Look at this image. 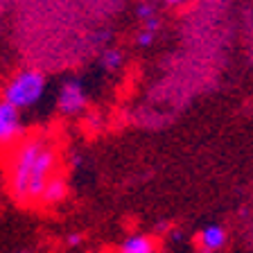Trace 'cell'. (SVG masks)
<instances>
[{
	"label": "cell",
	"instance_id": "cell-1",
	"mask_svg": "<svg viewBox=\"0 0 253 253\" xmlns=\"http://www.w3.org/2000/svg\"><path fill=\"white\" fill-rule=\"evenodd\" d=\"M59 172V145L47 133H25L7 149L5 181L9 197L18 206H39L45 183Z\"/></svg>",
	"mask_w": 253,
	"mask_h": 253
},
{
	"label": "cell",
	"instance_id": "cell-2",
	"mask_svg": "<svg viewBox=\"0 0 253 253\" xmlns=\"http://www.w3.org/2000/svg\"><path fill=\"white\" fill-rule=\"evenodd\" d=\"M47 88L45 75L39 68H23L7 79L0 88V100H5L14 109H34L43 100Z\"/></svg>",
	"mask_w": 253,
	"mask_h": 253
},
{
	"label": "cell",
	"instance_id": "cell-3",
	"mask_svg": "<svg viewBox=\"0 0 253 253\" xmlns=\"http://www.w3.org/2000/svg\"><path fill=\"white\" fill-rule=\"evenodd\" d=\"M57 109L61 116H79L88 109V90H86V84L82 79H66L59 86Z\"/></svg>",
	"mask_w": 253,
	"mask_h": 253
},
{
	"label": "cell",
	"instance_id": "cell-4",
	"mask_svg": "<svg viewBox=\"0 0 253 253\" xmlns=\"http://www.w3.org/2000/svg\"><path fill=\"white\" fill-rule=\"evenodd\" d=\"M27 133L25 120H23L21 111L7 104L5 100H0V147L9 149L11 145L21 140Z\"/></svg>",
	"mask_w": 253,
	"mask_h": 253
},
{
	"label": "cell",
	"instance_id": "cell-5",
	"mask_svg": "<svg viewBox=\"0 0 253 253\" xmlns=\"http://www.w3.org/2000/svg\"><path fill=\"white\" fill-rule=\"evenodd\" d=\"M226 247V228L221 224H206L197 233V249L199 253H217Z\"/></svg>",
	"mask_w": 253,
	"mask_h": 253
},
{
	"label": "cell",
	"instance_id": "cell-6",
	"mask_svg": "<svg viewBox=\"0 0 253 253\" xmlns=\"http://www.w3.org/2000/svg\"><path fill=\"white\" fill-rule=\"evenodd\" d=\"M66 197H68V179L63 176V172H59L45 183L41 197H39V206H43V208H54V206L63 204Z\"/></svg>",
	"mask_w": 253,
	"mask_h": 253
},
{
	"label": "cell",
	"instance_id": "cell-7",
	"mask_svg": "<svg viewBox=\"0 0 253 253\" xmlns=\"http://www.w3.org/2000/svg\"><path fill=\"white\" fill-rule=\"evenodd\" d=\"M116 253H158L156 237L149 233H131L118 244Z\"/></svg>",
	"mask_w": 253,
	"mask_h": 253
},
{
	"label": "cell",
	"instance_id": "cell-8",
	"mask_svg": "<svg viewBox=\"0 0 253 253\" xmlns=\"http://www.w3.org/2000/svg\"><path fill=\"white\" fill-rule=\"evenodd\" d=\"M125 63V52L120 47H106L104 52L100 54V68L106 70V73H113Z\"/></svg>",
	"mask_w": 253,
	"mask_h": 253
},
{
	"label": "cell",
	"instance_id": "cell-9",
	"mask_svg": "<svg viewBox=\"0 0 253 253\" xmlns=\"http://www.w3.org/2000/svg\"><path fill=\"white\" fill-rule=\"evenodd\" d=\"M154 37H156V34H152V32H147V30H142V32H138L136 43H138L140 47H147V45H152Z\"/></svg>",
	"mask_w": 253,
	"mask_h": 253
},
{
	"label": "cell",
	"instance_id": "cell-10",
	"mask_svg": "<svg viewBox=\"0 0 253 253\" xmlns=\"http://www.w3.org/2000/svg\"><path fill=\"white\" fill-rule=\"evenodd\" d=\"M136 14L140 16L142 21H147V18H152V16H154V7H152V5H140V7L136 9Z\"/></svg>",
	"mask_w": 253,
	"mask_h": 253
},
{
	"label": "cell",
	"instance_id": "cell-11",
	"mask_svg": "<svg viewBox=\"0 0 253 253\" xmlns=\"http://www.w3.org/2000/svg\"><path fill=\"white\" fill-rule=\"evenodd\" d=\"M82 240H84L82 233H68V235H66V244H68V247H79Z\"/></svg>",
	"mask_w": 253,
	"mask_h": 253
},
{
	"label": "cell",
	"instance_id": "cell-12",
	"mask_svg": "<svg viewBox=\"0 0 253 253\" xmlns=\"http://www.w3.org/2000/svg\"><path fill=\"white\" fill-rule=\"evenodd\" d=\"M158 27H161V21H158L156 16H152V18H147V21H145V30L152 32V34H156Z\"/></svg>",
	"mask_w": 253,
	"mask_h": 253
},
{
	"label": "cell",
	"instance_id": "cell-13",
	"mask_svg": "<svg viewBox=\"0 0 253 253\" xmlns=\"http://www.w3.org/2000/svg\"><path fill=\"white\" fill-rule=\"evenodd\" d=\"M169 237H172V242H179V240H181V231L172 228V231H169Z\"/></svg>",
	"mask_w": 253,
	"mask_h": 253
},
{
	"label": "cell",
	"instance_id": "cell-14",
	"mask_svg": "<svg viewBox=\"0 0 253 253\" xmlns=\"http://www.w3.org/2000/svg\"><path fill=\"white\" fill-rule=\"evenodd\" d=\"M165 5H169V7H176V5H183L185 0H163Z\"/></svg>",
	"mask_w": 253,
	"mask_h": 253
},
{
	"label": "cell",
	"instance_id": "cell-15",
	"mask_svg": "<svg viewBox=\"0 0 253 253\" xmlns=\"http://www.w3.org/2000/svg\"><path fill=\"white\" fill-rule=\"evenodd\" d=\"M70 161H73V168H82V156H73Z\"/></svg>",
	"mask_w": 253,
	"mask_h": 253
},
{
	"label": "cell",
	"instance_id": "cell-16",
	"mask_svg": "<svg viewBox=\"0 0 253 253\" xmlns=\"http://www.w3.org/2000/svg\"><path fill=\"white\" fill-rule=\"evenodd\" d=\"M11 253H30V251H23V249H21V251H11Z\"/></svg>",
	"mask_w": 253,
	"mask_h": 253
}]
</instances>
